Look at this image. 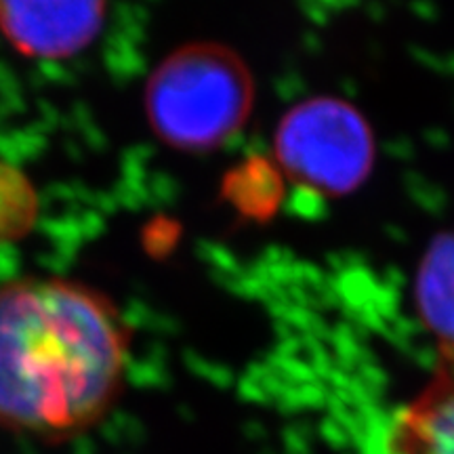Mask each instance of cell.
<instances>
[{
	"instance_id": "obj_2",
	"label": "cell",
	"mask_w": 454,
	"mask_h": 454,
	"mask_svg": "<svg viewBox=\"0 0 454 454\" xmlns=\"http://www.w3.org/2000/svg\"><path fill=\"white\" fill-rule=\"evenodd\" d=\"M253 107V78L234 51L213 43L170 53L152 74L145 112L152 130L181 152H208L231 139Z\"/></svg>"
},
{
	"instance_id": "obj_4",
	"label": "cell",
	"mask_w": 454,
	"mask_h": 454,
	"mask_svg": "<svg viewBox=\"0 0 454 454\" xmlns=\"http://www.w3.org/2000/svg\"><path fill=\"white\" fill-rule=\"evenodd\" d=\"M107 0H0V34L17 53L59 61L99 36Z\"/></svg>"
},
{
	"instance_id": "obj_1",
	"label": "cell",
	"mask_w": 454,
	"mask_h": 454,
	"mask_svg": "<svg viewBox=\"0 0 454 454\" xmlns=\"http://www.w3.org/2000/svg\"><path fill=\"white\" fill-rule=\"evenodd\" d=\"M130 343L98 288L41 276L0 284V427L49 444L89 434L122 395Z\"/></svg>"
},
{
	"instance_id": "obj_6",
	"label": "cell",
	"mask_w": 454,
	"mask_h": 454,
	"mask_svg": "<svg viewBox=\"0 0 454 454\" xmlns=\"http://www.w3.org/2000/svg\"><path fill=\"white\" fill-rule=\"evenodd\" d=\"M417 303L423 322L438 337L440 349H454V234L435 238L425 253Z\"/></svg>"
},
{
	"instance_id": "obj_3",
	"label": "cell",
	"mask_w": 454,
	"mask_h": 454,
	"mask_svg": "<svg viewBox=\"0 0 454 454\" xmlns=\"http://www.w3.org/2000/svg\"><path fill=\"white\" fill-rule=\"evenodd\" d=\"M276 152L288 177L325 194H348L368 177L372 135L364 118L340 99H311L286 114Z\"/></svg>"
},
{
	"instance_id": "obj_5",
	"label": "cell",
	"mask_w": 454,
	"mask_h": 454,
	"mask_svg": "<svg viewBox=\"0 0 454 454\" xmlns=\"http://www.w3.org/2000/svg\"><path fill=\"white\" fill-rule=\"evenodd\" d=\"M387 454H454V349H440L434 377L397 414Z\"/></svg>"
}]
</instances>
